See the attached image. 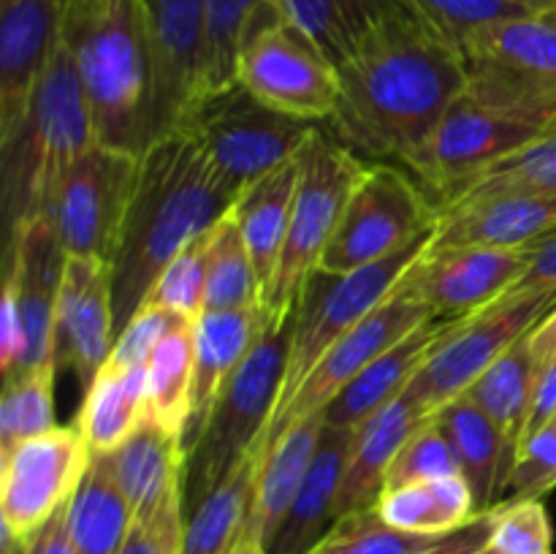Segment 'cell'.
<instances>
[{
    "label": "cell",
    "instance_id": "obj_53",
    "mask_svg": "<svg viewBox=\"0 0 556 554\" xmlns=\"http://www.w3.org/2000/svg\"><path fill=\"white\" fill-rule=\"evenodd\" d=\"M65 511H68V505L60 508L58 514L47 521V527L38 532L36 541H33V554H76L74 543H71V536H68Z\"/></svg>",
    "mask_w": 556,
    "mask_h": 554
},
{
    "label": "cell",
    "instance_id": "obj_2",
    "mask_svg": "<svg viewBox=\"0 0 556 554\" xmlns=\"http://www.w3.org/2000/svg\"><path fill=\"white\" fill-rule=\"evenodd\" d=\"M239 193L223 179L190 130L161 136L141 155L139 182L112 259L117 335L147 304L168 261L217 226Z\"/></svg>",
    "mask_w": 556,
    "mask_h": 554
},
{
    "label": "cell",
    "instance_id": "obj_30",
    "mask_svg": "<svg viewBox=\"0 0 556 554\" xmlns=\"http://www.w3.org/2000/svg\"><path fill=\"white\" fill-rule=\"evenodd\" d=\"M299 158V155H296ZM293 158L286 166L275 168L258 182L250 185L233 204V217L248 244L255 277L261 286V299L275 277L280 253L286 248L288 226H291L293 201H296L299 161Z\"/></svg>",
    "mask_w": 556,
    "mask_h": 554
},
{
    "label": "cell",
    "instance_id": "obj_36",
    "mask_svg": "<svg viewBox=\"0 0 556 554\" xmlns=\"http://www.w3.org/2000/svg\"><path fill=\"white\" fill-rule=\"evenodd\" d=\"M280 14L277 0H206L199 101L237 85L239 52H242L248 36L261 22Z\"/></svg>",
    "mask_w": 556,
    "mask_h": 554
},
{
    "label": "cell",
    "instance_id": "obj_29",
    "mask_svg": "<svg viewBox=\"0 0 556 554\" xmlns=\"http://www.w3.org/2000/svg\"><path fill=\"white\" fill-rule=\"evenodd\" d=\"M440 427L445 429L459 456L462 476L476 494L478 511H494L505 503L510 473H514L516 454L508 445L497 424L483 413V407L470 394H459L438 413Z\"/></svg>",
    "mask_w": 556,
    "mask_h": 554
},
{
    "label": "cell",
    "instance_id": "obj_49",
    "mask_svg": "<svg viewBox=\"0 0 556 554\" xmlns=\"http://www.w3.org/2000/svg\"><path fill=\"white\" fill-rule=\"evenodd\" d=\"M185 511L174 508L150 525H134L128 541L117 554H177L182 538Z\"/></svg>",
    "mask_w": 556,
    "mask_h": 554
},
{
    "label": "cell",
    "instance_id": "obj_42",
    "mask_svg": "<svg viewBox=\"0 0 556 554\" xmlns=\"http://www.w3.org/2000/svg\"><path fill=\"white\" fill-rule=\"evenodd\" d=\"M443 536H421L389 525L375 505L340 516L309 554H416Z\"/></svg>",
    "mask_w": 556,
    "mask_h": 554
},
{
    "label": "cell",
    "instance_id": "obj_43",
    "mask_svg": "<svg viewBox=\"0 0 556 554\" xmlns=\"http://www.w3.org/2000/svg\"><path fill=\"white\" fill-rule=\"evenodd\" d=\"M212 239H215V226L190 239L161 272L150 297H147V304H157V307L185 315V318L199 320L204 313L206 261H210Z\"/></svg>",
    "mask_w": 556,
    "mask_h": 554
},
{
    "label": "cell",
    "instance_id": "obj_33",
    "mask_svg": "<svg viewBox=\"0 0 556 554\" xmlns=\"http://www.w3.org/2000/svg\"><path fill=\"white\" fill-rule=\"evenodd\" d=\"M282 16L304 33L329 63L342 65L364 38L389 20L400 0H277Z\"/></svg>",
    "mask_w": 556,
    "mask_h": 554
},
{
    "label": "cell",
    "instance_id": "obj_46",
    "mask_svg": "<svg viewBox=\"0 0 556 554\" xmlns=\"http://www.w3.org/2000/svg\"><path fill=\"white\" fill-rule=\"evenodd\" d=\"M486 546L497 554H554V527L543 500L500 503Z\"/></svg>",
    "mask_w": 556,
    "mask_h": 554
},
{
    "label": "cell",
    "instance_id": "obj_13",
    "mask_svg": "<svg viewBox=\"0 0 556 554\" xmlns=\"http://www.w3.org/2000/svg\"><path fill=\"white\" fill-rule=\"evenodd\" d=\"M237 81L266 106L307 123L331 117L340 101L337 68L282 14L250 33L239 52Z\"/></svg>",
    "mask_w": 556,
    "mask_h": 554
},
{
    "label": "cell",
    "instance_id": "obj_17",
    "mask_svg": "<svg viewBox=\"0 0 556 554\" xmlns=\"http://www.w3.org/2000/svg\"><path fill=\"white\" fill-rule=\"evenodd\" d=\"M117 340L112 261L68 255L54 324V367L71 369L90 389Z\"/></svg>",
    "mask_w": 556,
    "mask_h": 554
},
{
    "label": "cell",
    "instance_id": "obj_40",
    "mask_svg": "<svg viewBox=\"0 0 556 554\" xmlns=\"http://www.w3.org/2000/svg\"><path fill=\"white\" fill-rule=\"evenodd\" d=\"M500 190H527V193L556 196V125H552L543 136H538L535 141L521 147L519 152L494 163L486 172L462 185L443 206L476 199V196L500 193Z\"/></svg>",
    "mask_w": 556,
    "mask_h": 554
},
{
    "label": "cell",
    "instance_id": "obj_9",
    "mask_svg": "<svg viewBox=\"0 0 556 554\" xmlns=\"http://www.w3.org/2000/svg\"><path fill=\"white\" fill-rule=\"evenodd\" d=\"M438 215L434 201L407 168L367 163L318 269L348 275L389 259L432 234Z\"/></svg>",
    "mask_w": 556,
    "mask_h": 554
},
{
    "label": "cell",
    "instance_id": "obj_56",
    "mask_svg": "<svg viewBox=\"0 0 556 554\" xmlns=\"http://www.w3.org/2000/svg\"><path fill=\"white\" fill-rule=\"evenodd\" d=\"M233 554H271V552L264 546V543H258V541H253V538L244 536L242 543H239V549Z\"/></svg>",
    "mask_w": 556,
    "mask_h": 554
},
{
    "label": "cell",
    "instance_id": "obj_11",
    "mask_svg": "<svg viewBox=\"0 0 556 554\" xmlns=\"http://www.w3.org/2000/svg\"><path fill=\"white\" fill-rule=\"evenodd\" d=\"M554 304L556 293H505L503 299L478 313L454 318L405 391L434 416L451 400L470 391V386L510 345L527 337V331Z\"/></svg>",
    "mask_w": 556,
    "mask_h": 554
},
{
    "label": "cell",
    "instance_id": "obj_41",
    "mask_svg": "<svg viewBox=\"0 0 556 554\" xmlns=\"http://www.w3.org/2000/svg\"><path fill=\"white\" fill-rule=\"evenodd\" d=\"M54 367L25 369L5 378L0 400V454L54 429Z\"/></svg>",
    "mask_w": 556,
    "mask_h": 554
},
{
    "label": "cell",
    "instance_id": "obj_4",
    "mask_svg": "<svg viewBox=\"0 0 556 554\" xmlns=\"http://www.w3.org/2000/svg\"><path fill=\"white\" fill-rule=\"evenodd\" d=\"M556 125V96L467 65V85L445 109L438 128L402 166L434 206L494 163L519 152Z\"/></svg>",
    "mask_w": 556,
    "mask_h": 554
},
{
    "label": "cell",
    "instance_id": "obj_5",
    "mask_svg": "<svg viewBox=\"0 0 556 554\" xmlns=\"http://www.w3.org/2000/svg\"><path fill=\"white\" fill-rule=\"evenodd\" d=\"M92 144H98V134L79 68L71 49L60 41L25 119L9 139L0 141L9 234L33 217L47 215L58 185Z\"/></svg>",
    "mask_w": 556,
    "mask_h": 554
},
{
    "label": "cell",
    "instance_id": "obj_22",
    "mask_svg": "<svg viewBox=\"0 0 556 554\" xmlns=\"http://www.w3.org/2000/svg\"><path fill=\"white\" fill-rule=\"evenodd\" d=\"M266 324L269 315L261 304L242 310H204L195 320L193 389H190V416L182 432L185 456L201 438L217 396L253 351Z\"/></svg>",
    "mask_w": 556,
    "mask_h": 554
},
{
    "label": "cell",
    "instance_id": "obj_18",
    "mask_svg": "<svg viewBox=\"0 0 556 554\" xmlns=\"http://www.w3.org/2000/svg\"><path fill=\"white\" fill-rule=\"evenodd\" d=\"M65 261L68 253L60 244L49 217H33L9 234L5 280L14 286L25 329V356L16 373L54 367V324Z\"/></svg>",
    "mask_w": 556,
    "mask_h": 554
},
{
    "label": "cell",
    "instance_id": "obj_15",
    "mask_svg": "<svg viewBox=\"0 0 556 554\" xmlns=\"http://www.w3.org/2000/svg\"><path fill=\"white\" fill-rule=\"evenodd\" d=\"M527 269V250L429 248L394 286V297L427 307L434 318H465L503 299Z\"/></svg>",
    "mask_w": 556,
    "mask_h": 554
},
{
    "label": "cell",
    "instance_id": "obj_38",
    "mask_svg": "<svg viewBox=\"0 0 556 554\" xmlns=\"http://www.w3.org/2000/svg\"><path fill=\"white\" fill-rule=\"evenodd\" d=\"M195 320L174 329L147 364V418L182 438L193 389Z\"/></svg>",
    "mask_w": 556,
    "mask_h": 554
},
{
    "label": "cell",
    "instance_id": "obj_44",
    "mask_svg": "<svg viewBox=\"0 0 556 554\" xmlns=\"http://www.w3.org/2000/svg\"><path fill=\"white\" fill-rule=\"evenodd\" d=\"M400 3L459 49L472 33L494 22L535 11L527 0H400Z\"/></svg>",
    "mask_w": 556,
    "mask_h": 554
},
{
    "label": "cell",
    "instance_id": "obj_52",
    "mask_svg": "<svg viewBox=\"0 0 556 554\" xmlns=\"http://www.w3.org/2000/svg\"><path fill=\"white\" fill-rule=\"evenodd\" d=\"M554 416H556V356L548 364H543L541 373H538V383H535V394H532L530 421H527L525 440L530 438V435H535L538 429L546 427Z\"/></svg>",
    "mask_w": 556,
    "mask_h": 554
},
{
    "label": "cell",
    "instance_id": "obj_27",
    "mask_svg": "<svg viewBox=\"0 0 556 554\" xmlns=\"http://www.w3.org/2000/svg\"><path fill=\"white\" fill-rule=\"evenodd\" d=\"M429 416L432 413L424 411L407 391H402L396 400L380 407L356 429L351 459H348L345 478L340 487V500H337V519L378 503L386 473H389L396 451Z\"/></svg>",
    "mask_w": 556,
    "mask_h": 554
},
{
    "label": "cell",
    "instance_id": "obj_54",
    "mask_svg": "<svg viewBox=\"0 0 556 554\" xmlns=\"http://www.w3.org/2000/svg\"><path fill=\"white\" fill-rule=\"evenodd\" d=\"M527 348H530L532 358L538 362V367L548 364L556 356V304L527 331L525 337Z\"/></svg>",
    "mask_w": 556,
    "mask_h": 554
},
{
    "label": "cell",
    "instance_id": "obj_28",
    "mask_svg": "<svg viewBox=\"0 0 556 554\" xmlns=\"http://www.w3.org/2000/svg\"><path fill=\"white\" fill-rule=\"evenodd\" d=\"M454 318H432L375 358L358 378H353L326 407V424L337 429H358L369 416L389 405L407 389L432 348L443 340Z\"/></svg>",
    "mask_w": 556,
    "mask_h": 554
},
{
    "label": "cell",
    "instance_id": "obj_21",
    "mask_svg": "<svg viewBox=\"0 0 556 554\" xmlns=\"http://www.w3.org/2000/svg\"><path fill=\"white\" fill-rule=\"evenodd\" d=\"M556 228V196L500 190L440 210L429 248L527 250Z\"/></svg>",
    "mask_w": 556,
    "mask_h": 554
},
{
    "label": "cell",
    "instance_id": "obj_39",
    "mask_svg": "<svg viewBox=\"0 0 556 554\" xmlns=\"http://www.w3.org/2000/svg\"><path fill=\"white\" fill-rule=\"evenodd\" d=\"M261 304V286L250 261L248 244L228 212L215 226V239L206 261L204 310H242Z\"/></svg>",
    "mask_w": 556,
    "mask_h": 554
},
{
    "label": "cell",
    "instance_id": "obj_25",
    "mask_svg": "<svg viewBox=\"0 0 556 554\" xmlns=\"http://www.w3.org/2000/svg\"><path fill=\"white\" fill-rule=\"evenodd\" d=\"M356 429H337L326 424L320 435L318 451L313 456L307 476L275 532L269 549L271 554H309L320 538L337 521V500H340L342 478L353 451Z\"/></svg>",
    "mask_w": 556,
    "mask_h": 554
},
{
    "label": "cell",
    "instance_id": "obj_47",
    "mask_svg": "<svg viewBox=\"0 0 556 554\" xmlns=\"http://www.w3.org/2000/svg\"><path fill=\"white\" fill-rule=\"evenodd\" d=\"M188 320L193 318H185V315L174 313V310L157 307V304H144V307L119 329L106 364L114 369H147L155 348L161 345L174 329L188 324Z\"/></svg>",
    "mask_w": 556,
    "mask_h": 554
},
{
    "label": "cell",
    "instance_id": "obj_34",
    "mask_svg": "<svg viewBox=\"0 0 556 554\" xmlns=\"http://www.w3.org/2000/svg\"><path fill=\"white\" fill-rule=\"evenodd\" d=\"M68 536L76 554H117L136 525L134 508L109 467L92 456L79 489L71 498Z\"/></svg>",
    "mask_w": 556,
    "mask_h": 554
},
{
    "label": "cell",
    "instance_id": "obj_14",
    "mask_svg": "<svg viewBox=\"0 0 556 554\" xmlns=\"http://www.w3.org/2000/svg\"><path fill=\"white\" fill-rule=\"evenodd\" d=\"M92 454L76 421L25 440L3 456L0 516L3 536L33 541L79 489Z\"/></svg>",
    "mask_w": 556,
    "mask_h": 554
},
{
    "label": "cell",
    "instance_id": "obj_48",
    "mask_svg": "<svg viewBox=\"0 0 556 554\" xmlns=\"http://www.w3.org/2000/svg\"><path fill=\"white\" fill-rule=\"evenodd\" d=\"M556 489V416L521 443L505 500H543Z\"/></svg>",
    "mask_w": 556,
    "mask_h": 554
},
{
    "label": "cell",
    "instance_id": "obj_7",
    "mask_svg": "<svg viewBox=\"0 0 556 554\" xmlns=\"http://www.w3.org/2000/svg\"><path fill=\"white\" fill-rule=\"evenodd\" d=\"M299 185L293 201L286 248L280 253L275 277L266 288L261 307L269 318H286L302 293L307 277L318 269L320 255L329 248L348 199L358 185L367 163L348 150L340 139H331L315 125L307 144L299 152Z\"/></svg>",
    "mask_w": 556,
    "mask_h": 554
},
{
    "label": "cell",
    "instance_id": "obj_57",
    "mask_svg": "<svg viewBox=\"0 0 556 554\" xmlns=\"http://www.w3.org/2000/svg\"><path fill=\"white\" fill-rule=\"evenodd\" d=\"M535 11H546V9H556V0H527Z\"/></svg>",
    "mask_w": 556,
    "mask_h": 554
},
{
    "label": "cell",
    "instance_id": "obj_10",
    "mask_svg": "<svg viewBox=\"0 0 556 554\" xmlns=\"http://www.w3.org/2000/svg\"><path fill=\"white\" fill-rule=\"evenodd\" d=\"M432 234L413 242L410 248L389 255V259L375 261V264L348 272V275H329V272L315 269L307 277L296 299V307H293L291 356H288L286 383H282L275 416L293 400V394L304 383V378L313 373L320 356L337 340H342L353 326L362 324L380 302H386V297L394 291L407 266L432 242Z\"/></svg>",
    "mask_w": 556,
    "mask_h": 554
},
{
    "label": "cell",
    "instance_id": "obj_32",
    "mask_svg": "<svg viewBox=\"0 0 556 554\" xmlns=\"http://www.w3.org/2000/svg\"><path fill=\"white\" fill-rule=\"evenodd\" d=\"M261 451L185 514L177 554H233L248 530Z\"/></svg>",
    "mask_w": 556,
    "mask_h": 554
},
{
    "label": "cell",
    "instance_id": "obj_35",
    "mask_svg": "<svg viewBox=\"0 0 556 554\" xmlns=\"http://www.w3.org/2000/svg\"><path fill=\"white\" fill-rule=\"evenodd\" d=\"M375 508L389 525L421 536H448L481 514L465 476L383 489Z\"/></svg>",
    "mask_w": 556,
    "mask_h": 554
},
{
    "label": "cell",
    "instance_id": "obj_8",
    "mask_svg": "<svg viewBox=\"0 0 556 554\" xmlns=\"http://www.w3.org/2000/svg\"><path fill=\"white\" fill-rule=\"evenodd\" d=\"M239 196L307 144L315 125L266 106L242 85L201 98L182 123Z\"/></svg>",
    "mask_w": 556,
    "mask_h": 554
},
{
    "label": "cell",
    "instance_id": "obj_51",
    "mask_svg": "<svg viewBox=\"0 0 556 554\" xmlns=\"http://www.w3.org/2000/svg\"><path fill=\"white\" fill-rule=\"evenodd\" d=\"M492 525L494 511H483V514H478L470 525L438 538V541L429 543L427 549H421V552L416 554H481L483 549H486L489 536H492Z\"/></svg>",
    "mask_w": 556,
    "mask_h": 554
},
{
    "label": "cell",
    "instance_id": "obj_31",
    "mask_svg": "<svg viewBox=\"0 0 556 554\" xmlns=\"http://www.w3.org/2000/svg\"><path fill=\"white\" fill-rule=\"evenodd\" d=\"M147 418V369H114L103 364L85 391L76 416L92 456L117 451Z\"/></svg>",
    "mask_w": 556,
    "mask_h": 554
},
{
    "label": "cell",
    "instance_id": "obj_6",
    "mask_svg": "<svg viewBox=\"0 0 556 554\" xmlns=\"http://www.w3.org/2000/svg\"><path fill=\"white\" fill-rule=\"evenodd\" d=\"M291 337L293 310L286 318H269L253 351L220 391L204 432L185 456V514L261 451L286 383Z\"/></svg>",
    "mask_w": 556,
    "mask_h": 554
},
{
    "label": "cell",
    "instance_id": "obj_50",
    "mask_svg": "<svg viewBox=\"0 0 556 554\" xmlns=\"http://www.w3.org/2000/svg\"><path fill=\"white\" fill-rule=\"evenodd\" d=\"M556 293V228L527 248V269L508 293Z\"/></svg>",
    "mask_w": 556,
    "mask_h": 554
},
{
    "label": "cell",
    "instance_id": "obj_16",
    "mask_svg": "<svg viewBox=\"0 0 556 554\" xmlns=\"http://www.w3.org/2000/svg\"><path fill=\"white\" fill-rule=\"evenodd\" d=\"M432 318L434 315L429 313L427 307H421V304L407 302V299L389 293L386 302H380L362 324L353 326L342 340H337L334 345L320 356V362L315 364L313 373L304 378V383L299 386L293 400L271 418L269 429H266L264 445H261V454H264L269 445H275L277 438H280L293 421H299V418L309 416V413L315 411H326L329 402L334 400L353 378H358L375 358L383 356L389 348H394L396 342H402L410 331H416L418 326H424Z\"/></svg>",
    "mask_w": 556,
    "mask_h": 554
},
{
    "label": "cell",
    "instance_id": "obj_1",
    "mask_svg": "<svg viewBox=\"0 0 556 554\" xmlns=\"http://www.w3.org/2000/svg\"><path fill=\"white\" fill-rule=\"evenodd\" d=\"M331 114L337 139L364 158L405 161L429 139L467 85L462 49L405 5L380 22L342 65Z\"/></svg>",
    "mask_w": 556,
    "mask_h": 554
},
{
    "label": "cell",
    "instance_id": "obj_19",
    "mask_svg": "<svg viewBox=\"0 0 556 554\" xmlns=\"http://www.w3.org/2000/svg\"><path fill=\"white\" fill-rule=\"evenodd\" d=\"M155 54L152 141L182 128L199 101L206 0H144Z\"/></svg>",
    "mask_w": 556,
    "mask_h": 554
},
{
    "label": "cell",
    "instance_id": "obj_55",
    "mask_svg": "<svg viewBox=\"0 0 556 554\" xmlns=\"http://www.w3.org/2000/svg\"><path fill=\"white\" fill-rule=\"evenodd\" d=\"M33 541H14V538L3 536V554H33Z\"/></svg>",
    "mask_w": 556,
    "mask_h": 554
},
{
    "label": "cell",
    "instance_id": "obj_12",
    "mask_svg": "<svg viewBox=\"0 0 556 554\" xmlns=\"http://www.w3.org/2000/svg\"><path fill=\"white\" fill-rule=\"evenodd\" d=\"M141 155L92 144L54 190L47 215L68 255L112 261L139 182Z\"/></svg>",
    "mask_w": 556,
    "mask_h": 554
},
{
    "label": "cell",
    "instance_id": "obj_3",
    "mask_svg": "<svg viewBox=\"0 0 556 554\" xmlns=\"http://www.w3.org/2000/svg\"><path fill=\"white\" fill-rule=\"evenodd\" d=\"M74 54L98 141L144 155L155 125V54L144 0H65Z\"/></svg>",
    "mask_w": 556,
    "mask_h": 554
},
{
    "label": "cell",
    "instance_id": "obj_26",
    "mask_svg": "<svg viewBox=\"0 0 556 554\" xmlns=\"http://www.w3.org/2000/svg\"><path fill=\"white\" fill-rule=\"evenodd\" d=\"M326 429V411L293 421L277 438L275 445L261 454L258 476H255L253 505H250L248 530L244 536L269 546L275 532L280 530L304 476H307L313 456L318 451L320 435Z\"/></svg>",
    "mask_w": 556,
    "mask_h": 554
},
{
    "label": "cell",
    "instance_id": "obj_58",
    "mask_svg": "<svg viewBox=\"0 0 556 554\" xmlns=\"http://www.w3.org/2000/svg\"><path fill=\"white\" fill-rule=\"evenodd\" d=\"M481 554H497V552H492V549H489V546H486V549H483V552H481Z\"/></svg>",
    "mask_w": 556,
    "mask_h": 554
},
{
    "label": "cell",
    "instance_id": "obj_37",
    "mask_svg": "<svg viewBox=\"0 0 556 554\" xmlns=\"http://www.w3.org/2000/svg\"><path fill=\"white\" fill-rule=\"evenodd\" d=\"M538 373H541V367H538L525 337H521L470 386V391H465L497 424L516 456L525 443Z\"/></svg>",
    "mask_w": 556,
    "mask_h": 554
},
{
    "label": "cell",
    "instance_id": "obj_23",
    "mask_svg": "<svg viewBox=\"0 0 556 554\" xmlns=\"http://www.w3.org/2000/svg\"><path fill=\"white\" fill-rule=\"evenodd\" d=\"M98 459L109 467L128 498L136 525H150L168 511L182 508L185 449L177 432L144 418L117 451Z\"/></svg>",
    "mask_w": 556,
    "mask_h": 554
},
{
    "label": "cell",
    "instance_id": "obj_45",
    "mask_svg": "<svg viewBox=\"0 0 556 554\" xmlns=\"http://www.w3.org/2000/svg\"><path fill=\"white\" fill-rule=\"evenodd\" d=\"M462 476L459 456L445 429L440 427L438 416H429L410 438L405 440L386 473L383 489H400L407 483L434 481V478Z\"/></svg>",
    "mask_w": 556,
    "mask_h": 554
},
{
    "label": "cell",
    "instance_id": "obj_24",
    "mask_svg": "<svg viewBox=\"0 0 556 554\" xmlns=\"http://www.w3.org/2000/svg\"><path fill=\"white\" fill-rule=\"evenodd\" d=\"M465 63L556 96V9L530 11L472 33Z\"/></svg>",
    "mask_w": 556,
    "mask_h": 554
},
{
    "label": "cell",
    "instance_id": "obj_20",
    "mask_svg": "<svg viewBox=\"0 0 556 554\" xmlns=\"http://www.w3.org/2000/svg\"><path fill=\"white\" fill-rule=\"evenodd\" d=\"M65 0H0V141L30 109L63 41Z\"/></svg>",
    "mask_w": 556,
    "mask_h": 554
}]
</instances>
